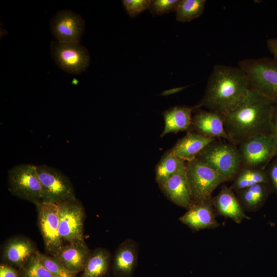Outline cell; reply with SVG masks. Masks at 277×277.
Returning a JSON list of instances; mask_svg holds the SVG:
<instances>
[{
    "label": "cell",
    "mask_w": 277,
    "mask_h": 277,
    "mask_svg": "<svg viewBox=\"0 0 277 277\" xmlns=\"http://www.w3.org/2000/svg\"><path fill=\"white\" fill-rule=\"evenodd\" d=\"M275 103L250 89L244 100L223 115L225 129L234 145L271 133Z\"/></svg>",
    "instance_id": "1"
},
{
    "label": "cell",
    "mask_w": 277,
    "mask_h": 277,
    "mask_svg": "<svg viewBox=\"0 0 277 277\" xmlns=\"http://www.w3.org/2000/svg\"><path fill=\"white\" fill-rule=\"evenodd\" d=\"M249 90L247 77L239 67L216 64L208 80L204 95L195 107L204 106L224 115L242 103Z\"/></svg>",
    "instance_id": "2"
},
{
    "label": "cell",
    "mask_w": 277,
    "mask_h": 277,
    "mask_svg": "<svg viewBox=\"0 0 277 277\" xmlns=\"http://www.w3.org/2000/svg\"><path fill=\"white\" fill-rule=\"evenodd\" d=\"M239 67L247 77L250 89L277 103V60L267 57L246 58Z\"/></svg>",
    "instance_id": "3"
},
{
    "label": "cell",
    "mask_w": 277,
    "mask_h": 277,
    "mask_svg": "<svg viewBox=\"0 0 277 277\" xmlns=\"http://www.w3.org/2000/svg\"><path fill=\"white\" fill-rule=\"evenodd\" d=\"M186 177L192 203L211 201L214 190L228 181L212 167L195 158L188 162Z\"/></svg>",
    "instance_id": "4"
},
{
    "label": "cell",
    "mask_w": 277,
    "mask_h": 277,
    "mask_svg": "<svg viewBox=\"0 0 277 277\" xmlns=\"http://www.w3.org/2000/svg\"><path fill=\"white\" fill-rule=\"evenodd\" d=\"M196 157L212 167L228 181L235 177L242 168L239 149L230 143H224L214 140L202 149Z\"/></svg>",
    "instance_id": "5"
},
{
    "label": "cell",
    "mask_w": 277,
    "mask_h": 277,
    "mask_svg": "<svg viewBox=\"0 0 277 277\" xmlns=\"http://www.w3.org/2000/svg\"><path fill=\"white\" fill-rule=\"evenodd\" d=\"M8 186L14 196L37 206L43 202V191L36 165L23 164L8 171Z\"/></svg>",
    "instance_id": "6"
},
{
    "label": "cell",
    "mask_w": 277,
    "mask_h": 277,
    "mask_svg": "<svg viewBox=\"0 0 277 277\" xmlns=\"http://www.w3.org/2000/svg\"><path fill=\"white\" fill-rule=\"evenodd\" d=\"M41 183L43 202L57 204L76 199L73 185L61 171L46 165H36Z\"/></svg>",
    "instance_id": "7"
},
{
    "label": "cell",
    "mask_w": 277,
    "mask_h": 277,
    "mask_svg": "<svg viewBox=\"0 0 277 277\" xmlns=\"http://www.w3.org/2000/svg\"><path fill=\"white\" fill-rule=\"evenodd\" d=\"M58 207L59 233L65 243L84 242L85 210L77 199L56 204Z\"/></svg>",
    "instance_id": "8"
},
{
    "label": "cell",
    "mask_w": 277,
    "mask_h": 277,
    "mask_svg": "<svg viewBox=\"0 0 277 277\" xmlns=\"http://www.w3.org/2000/svg\"><path fill=\"white\" fill-rule=\"evenodd\" d=\"M242 168L263 169L277 155V145L270 134L252 137L239 145Z\"/></svg>",
    "instance_id": "9"
},
{
    "label": "cell",
    "mask_w": 277,
    "mask_h": 277,
    "mask_svg": "<svg viewBox=\"0 0 277 277\" xmlns=\"http://www.w3.org/2000/svg\"><path fill=\"white\" fill-rule=\"evenodd\" d=\"M50 52L58 67L68 73L80 74L86 71L90 64L89 52L80 43L54 40L50 44Z\"/></svg>",
    "instance_id": "10"
},
{
    "label": "cell",
    "mask_w": 277,
    "mask_h": 277,
    "mask_svg": "<svg viewBox=\"0 0 277 277\" xmlns=\"http://www.w3.org/2000/svg\"><path fill=\"white\" fill-rule=\"evenodd\" d=\"M36 206L37 222L47 254L56 256L64 245L59 233L58 207L56 204L42 202Z\"/></svg>",
    "instance_id": "11"
},
{
    "label": "cell",
    "mask_w": 277,
    "mask_h": 277,
    "mask_svg": "<svg viewBox=\"0 0 277 277\" xmlns=\"http://www.w3.org/2000/svg\"><path fill=\"white\" fill-rule=\"evenodd\" d=\"M85 29L84 18L69 10L58 11L50 22L52 36L55 41L60 42L80 43Z\"/></svg>",
    "instance_id": "12"
},
{
    "label": "cell",
    "mask_w": 277,
    "mask_h": 277,
    "mask_svg": "<svg viewBox=\"0 0 277 277\" xmlns=\"http://www.w3.org/2000/svg\"><path fill=\"white\" fill-rule=\"evenodd\" d=\"M38 251L36 245L29 238L17 235L8 239L2 249V259L4 263L19 269Z\"/></svg>",
    "instance_id": "13"
},
{
    "label": "cell",
    "mask_w": 277,
    "mask_h": 277,
    "mask_svg": "<svg viewBox=\"0 0 277 277\" xmlns=\"http://www.w3.org/2000/svg\"><path fill=\"white\" fill-rule=\"evenodd\" d=\"M191 127L203 136L223 138L233 144L225 129L223 115L217 112L199 110L192 117Z\"/></svg>",
    "instance_id": "14"
},
{
    "label": "cell",
    "mask_w": 277,
    "mask_h": 277,
    "mask_svg": "<svg viewBox=\"0 0 277 277\" xmlns=\"http://www.w3.org/2000/svg\"><path fill=\"white\" fill-rule=\"evenodd\" d=\"M159 186L164 194L177 206L188 209L192 205L185 164Z\"/></svg>",
    "instance_id": "15"
},
{
    "label": "cell",
    "mask_w": 277,
    "mask_h": 277,
    "mask_svg": "<svg viewBox=\"0 0 277 277\" xmlns=\"http://www.w3.org/2000/svg\"><path fill=\"white\" fill-rule=\"evenodd\" d=\"M179 220L193 230L214 229L220 224L215 219L211 201L202 203H192L187 211Z\"/></svg>",
    "instance_id": "16"
},
{
    "label": "cell",
    "mask_w": 277,
    "mask_h": 277,
    "mask_svg": "<svg viewBox=\"0 0 277 277\" xmlns=\"http://www.w3.org/2000/svg\"><path fill=\"white\" fill-rule=\"evenodd\" d=\"M137 244L127 239L117 248L113 260L112 270L115 277H131L137 260Z\"/></svg>",
    "instance_id": "17"
},
{
    "label": "cell",
    "mask_w": 277,
    "mask_h": 277,
    "mask_svg": "<svg viewBox=\"0 0 277 277\" xmlns=\"http://www.w3.org/2000/svg\"><path fill=\"white\" fill-rule=\"evenodd\" d=\"M91 251L85 242L64 244L56 257L70 272H82Z\"/></svg>",
    "instance_id": "18"
},
{
    "label": "cell",
    "mask_w": 277,
    "mask_h": 277,
    "mask_svg": "<svg viewBox=\"0 0 277 277\" xmlns=\"http://www.w3.org/2000/svg\"><path fill=\"white\" fill-rule=\"evenodd\" d=\"M214 206L218 213L232 220L236 223H240L244 220H249L235 196L232 190L223 186L213 201Z\"/></svg>",
    "instance_id": "19"
},
{
    "label": "cell",
    "mask_w": 277,
    "mask_h": 277,
    "mask_svg": "<svg viewBox=\"0 0 277 277\" xmlns=\"http://www.w3.org/2000/svg\"><path fill=\"white\" fill-rule=\"evenodd\" d=\"M215 139L203 136L196 132H189L179 140L170 150L176 157L183 161H190Z\"/></svg>",
    "instance_id": "20"
},
{
    "label": "cell",
    "mask_w": 277,
    "mask_h": 277,
    "mask_svg": "<svg viewBox=\"0 0 277 277\" xmlns=\"http://www.w3.org/2000/svg\"><path fill=\"white\" fill-rule=\"evenodd\" d=\"M196 109L195 106H175L165 111L163 113L165 127L161 136L189 130L191 126L192 113Z\"/></svg>",
    "instance_id": "21"
},
{
    "label": "cell",
    "mask_w": 277,
    "mask_h": 277,
    "mask_svg": "<svg viewBox=\"0 0 277 277\" xmlns=\"http://www.w3.org/2000/svg\"><path fill=\"white\" fill-rule=\"evenodd\" d=\"M111 254L107 249L97 248L91 252L82 277H105L111 263Z\"/></svg>",
    "instance_id": "22"
},
{
    "label": "cell",
    "mask_w": 277,
    "mask_h": 277,
    "mask_svg": "<svg viewBox=\"0 0 277 277\" xmlns=\"http://www.w3.org/2000/svg\"><path fill=\"white\" fill-rule=\"evenodd\" d=\"M269 185L265 183L258 184L239 191L240 201L244 207L252 211L259 209L269 195Z\"/></svg>",
    "instance_id": "23"
},
{
    "label": "cell",
    "mask_w": 277,
    "mask_h": 277,
    "mask_svg": "<svg viewBox=\"0 0 277 277\" xmlns=\"http://www.w3.org/2000/svg\"><path fill=\"white\" fill-rule=\"evenodd\" d=\"M235 177L232 188L238 191L258 184H269L267 173L261 169L242 168Z\"/></svg>",
    "instance_id": "24"
},
{
    "label": "cell",
    "mask_w": 277,
    "mask_h": 277,
    "mask_svg": "<svg viewBox=\"0 0 277 277\" xmlns=\"http://www.w3.org/2000/svg\"><path fill=\"white\" fill-rule=\"evenodd\" d=\"M184 164V161L175 156L171 150L166 152L155 168V180L161 185L175 174Z\"/></svg>",
    "instance_id": "25"
},
{
    "label": "cell",
    "mask_w": 277,
    "mask_h": 277,
    "mask_svg": "<svg viewBox=\"0 0 277 277\" xmlns=\"http://www.w3.org/2000/svg\"><path fill=\"white\" fill-rule=\"evenodd\" d=\"M205 0H180L175 11V17L179 22H189L203 13Z\"/></svg>",
    "instance_id": "26"
},
{
    "label": "cell",
    "mask_w": 277,
    "mask_h": 277,
    "mask_svg": "<svg viewBox=\"0 0 277 277\" xmlns=\"http://www.w3.org/2000/svg\"><path fill=\"white\" fill-rule=\"evenodd\" d=\"M32 255L19 270V277H53L39 261L38 253Z\"/></svg>",
    "instance_id": "27"
},
{
    "label": "cell",
    "mask_w": 277,
    "mask_h": 277,
    "mask_svg": "<svg viewBox=\"0 0 277 277\" xmlns=\"http://www.w3.org/2000/svg\"><path fill=\"white\" fill-rule=\"evenodd\" d=\"M42 264L49 271L53 277H76V273L67 269L57 257L38 253Z\"/></svg>",
    "instance_id": "28"
},
{
    "label": "cell",
    "mask_w": 277,
    "mask_h": 277,
    "mask_svg": "<svg viewBox=\"0 0 277 277\" xmlns=\"http://www.w3.org/2000/svg\"><path fill=\"white\" fill-rule=\"evenodd\" d=\"M180 0H151L149 8L153 15H161L175 11Z\"/></svg>",
    "instance_id": "29"
},
{
    "label": "cell",
    "mask_w": 277,
    "mask_h": 277,
    "mask_svg": "<svg viewBox=\"0 0 277 277\" xmlns=\"http://www.w3.org/2000/svg\"><path fill=\"white\" fill-rule=\"evenodd\" d=\"M151 0H123L122 4L128 14L134 17L149 9Z\"/></svg>",
    "instance_id": "30"
},
{
    "label": "cell",
    "mask_w": 277,
    "mask_h": 277,
    "mask_svg": "<svg viewBox=\"0 0 277 277\" xmlns=\"http://www.w3.org/2000/svg\"><path fill=\"white\" fill-rule=\"evenodd\" d=\"M0 277H19V270L8 264L4 262L1 263Z\"/></svg>",
    "instance_id": "31"
},
{
    "label": "cell",
    "mask_w": 277,
    "mask_h": 277,
    "mask_svg": "<svg viewBox=\"0 0 277 277\" xmlns=\"http://www.w3.org/2000/svg\"><path fill=\"white\" fill-rule=\"evenodd\" d=\"M267 174L269 180V185L277 192V160L272 163Z\"/></svg>",
    "instance_id": "32"
},
{
    "label": "cell",
    "mask_w": 277,
    "mask_h": 277,
    "mask_svg": "<svg viewBox=\"0 0 277 277\" xmlns=\"http://www.w3.org/2000/svg\"><path fill=\"white\" fill-rule=\"evenodd\" d=\"M267 47L269 51L277 60V38H270L267 41Z\"/></svg>",
    "instance_id": "33"
},
{
    "label": "cell",
    "mask_w": 277,
    "mask_h": 277,
    "mask_svg": "<svg viewBox=\"0 0 277 277\" xmlns=\"http://www.w3.org/2000/svg\"><path fill=\"white\" fill-rule=\"evenodd\" d=\"M271 134L273 136L277 145V103L275 104Z\"/></svg>",
    "instance_id": "34"
}]
</instances>
